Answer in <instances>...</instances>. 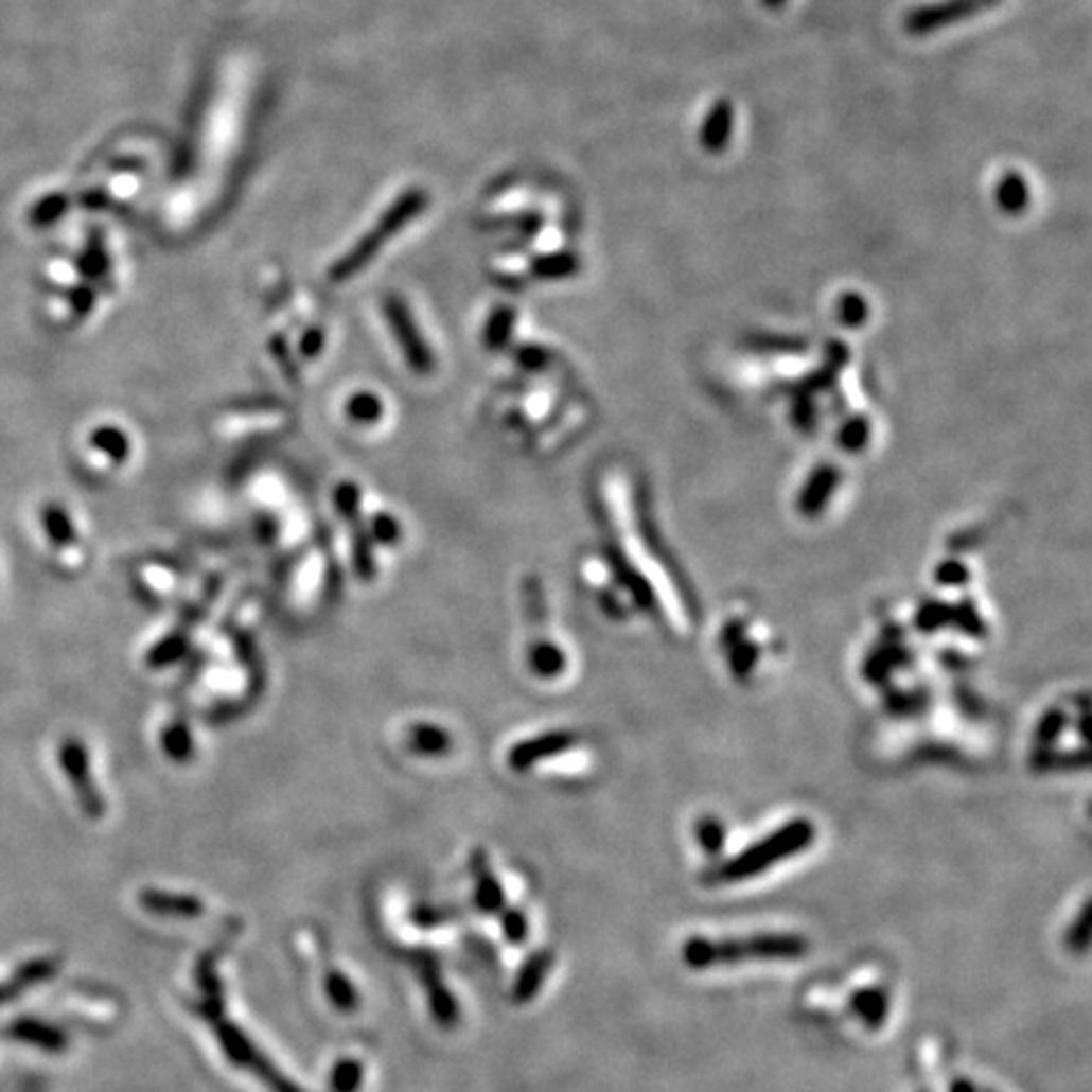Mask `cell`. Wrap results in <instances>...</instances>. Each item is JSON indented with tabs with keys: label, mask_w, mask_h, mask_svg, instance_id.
I'll list each match as a JSON object with an SVG mask.
<instances>
[{
	"label": "cell",
	"mask_w": 1092,
	"mask_h": 1092,
	"mask_svg": "<svg viewBox=\"0 0 1092 1092\" xmlns=\"http://www.w3.org/2000/svg\"><path fill=\"white\" fill-rule=\"evenodd\" d=\"M94 448L107 453L111 460H124L129 456V440L117 427H102L94 433Z\"/></svg>",
	"instance_id": "8"
},
{
	"label": "cell",
	"mask_w": 1092,
	"mask_h": 1092,
	"mask_svg": "<svg viewBox=\"0 0 1092 1092\" xmlns=\"http://www.w3.org/2000/svg\"><path fill=\"white\" fill-rule=\"evenodd\" d=\"M43 522H46V531H49V536L54 539V542H58V544L74 542V529H71V522H69V516H66L64 509L49 506V509L43 511Z\"/></svg>",
	"instance_id": "10"
},
{
	"label": "cell",
	"mask_w": 1092,
	"mask_h": 1092,
	"mask_svg": "<svg viewBox=\"0 0 1092 1092\" xmlns=\"http://www.w3.org/2000/svg\"><path fill=\"white\" fill-rule=\"evenodd\" d=\"M564 746H569V736H564V734L542 736V739H534L529 743H522V746H516L514 752H511L509 761L514 769H526V767L534 764V761L544 759V756L562 752Z\"/></svg>",
	"instance_id": "5"
},
{
	"label": "cell",
	"mask_w": 1092,
	"mask_h": 1092,
	"mask_svg": "<svg viewBox=\"0 0 1092 1092\" xmlns=\"http://www.w3.org/2000/svg\"><path fill=\"white\" fill-rule=\"evenodd\" d=\"M64 764L66 769H69V776L74 779V785L78 787V794H82L84 805L89 807V812H99V799L94 794V787H91V779H89V767H87V754H84V746H78L76 741H69L64 743Z\"/></svg>",
	"instance_id": "3"
},
{
	"label": "cell",
	"mask_w": 1092,
	"mask_h": 1092,
	"mask_svg": "<svg viewBox=\"0 0 1092 1092\" xmlns=\"http://www.w3.org/2000/svg\"><path fill=\"white\" fill-rule=\"evenodd\" d=\"M1090 903L1082 905L1080 916H1077V923L1070 926L1068 931V938H1064V944H1068V949H1072L1075 953H1082L1085 949H1088L1090 944Z\"/></svg>",
	"instance_id": "11"
},
{
	"label": "cell",
	"mask_w": 1092,
	"mask_h": 1092,
	"mask_svg": "<svg viewBox=\"0 0 1092 1092\" xmlns=\"http://www.w3.org/2000/svg\"><path fill=\"white\" fill-rule=\"evenodd\" d=\"M850 1006L855 1015L863 1019L865 1027L880 1029L887 1019V1006H891V1002H887V994L880 986H865V989L855 991Z\"/></svg>",
	"instance_id": "4"
},
{
	"label": "cell",
	"mask_w": 1092,
	"mask_h": 1092,
	"mask_svg": "<svg viewBox=\"0 0 1092 1092\" xmlns=\"http://www.w3.org/2000/svg\"><path fill=\"white\" fill-rule=\"evenodd\" d=\"M350 418L357 420V423H374V420L383 418V403L370 392H359L350 400Z\"/></svg>",
	"instance_id": "9"
},
{
	"label": "cell",
	"mask_w": 1092,
	"mask_h": 1092,
	"mask_svg": "<svg viewBox=\"0 0 1092 1092\" xmlns=\"http://www.w3.org/2000/svg\"><path fill=\"white\" fill-rule=\"evenodd\" d=\"M807 940L797 933H756L748 938H688L683 944V964L690 969H708L739 962H792L807 956Z\"/></svg>",
	"instance_id": "1"
},
{
	"label": "cell",
	"mask_w": 1092,
	"mask_h": 1092,
	"mask_svg": "<svg viewBox=\"0 0 1092 1092\" xmlns=\"http://www.w3.org/2000/svg\"><path fill=\"white\" fill-rule=\"evenodd\" d=\"M551 962H554V956H551L549 951H539L536 956L529 958V964L524 966L522 976H518L516 982V1002H529V999L536 997V991L542 989L546 973H549L551 969Z\"/></svg>",
	"instance_id": "6"
},
{
	"label": "cell",
	"mask_w": 1092,
	"mask_h": 1092,
	"mask_svg": "<svg viewBox=\"0 0 1092 1092\" xmlns=\"http://www.w3.org/2000/svg\"><path fill=\"white\" fill-rule=\"evenodd\" d=\"M410 743L420 754H445L451 746V736L438 726H416L410 734Z\"/></svg>",
	"instance_id": "7"
},
{
	"label": "cell",
	"mask_w": 1092,
	"mask_h": 1092,
	"mask_svg": "<svg viewBox=\"0 0 1092 1092\" xmlns=\"http://www.w3.org/2000/svg\"><path fill=\"white\" fill-rule=\"evenodd\" d=\"M814 842V825L807 820H794L789 825L779 827L774 834L759 840L756 845L743 850L736 858L726 860V863L714 867L703 875V883L708 885H721V883H739V880L756 878V875L767 873L769 867L781 863V860L794 858V855L805 850L807 845Z\"/></svg>",
	"instance_id": "2"
},
{
	"label": "cell",
	"mask_w": 1092,
	"mask_h": 1092,
	"mask_svg": "<svg viewBox=\"0 0 1092 1092\" xmlns=\"http://www.w3.org/2000/svg\"><path fill=\"white\" fill-rule=\"evenodd\" d=\"M337 506H339V514L345 518H352L357 516V506H359V491L357 486L354 483H341L339 491H337Z\"/></svg>",
	"instance_id": "14"
},
{
	"label": "cell",
	"mask_w": 1092,
	"mask_h": 1092,
	"mask_svg": "<svg viewBox=\"0 0 1092 1092\" xmlns=\"http://www.w3.org/2000/svg\"><path fill=\"white\" fill-rule=\"evenodd\" d=\"M951 1092H976V1088L969 1080H956L951 1085Z\"/></svg>",
	"instance_id": "18"
},
{
	"label": "cell",
	"mask_w": 1092,
	"mask_h": 1092,
	"mask_svg": "<svg viewBox=\"0 0 1092 1092\" xmlns=\"http://www.w3.org/2000/svg\"><path fill=\"white\" fill-rule=\"evenodd\" d=\"M372 531H374V536L380 539V542L390 544V542H394V539H398V524H394L390 516H377V518H374Z\"/></svg>",
	"instance_id": "17"
},
{
	"label": "cell",
	"mask_w": 1092,
	"mask_h": 1092,
	"mask_svg": "<svg viewBox=\"0 0 1092 1092\" xmlns=\"http://www.w3.org/2000/svg\"><path fill=\"white\" fill-rule=\"evenodd\" d=\"M504 929H506V936L514 940V944H522V940L526 938V933H529V923H526V918L522 916V913L511 911V913H506Z\"/></svg>",
	"instance_id": "15"
},
{
	"label": "cell",
	"mask_w": 1092,
	"mask_h": 1092,
	"mask_svg": "<svg viewBox=\"0 0 1092 1092\" xmlns=\"http://www.w3.org/2000/svg\"><path fill=\"white\" fill-rule=\"evenodd\" d=\"M695 834H699V842H701L703 850L714 852V855L721 850L723 840H726V832H723V827L716 820H701Z\"/></svg>",
	"instance_id": "12"
},
{
	"label": "cell",
	"mask_w": 1092,
	"mask_h": 1092,
	"mask_svg": "<svg viewBox=\"0 0 1092 1092\" xmlns=\"http://www.w3.org/2000/svg\"><path fill=\"white\" fill-rule=\"evenodd\" d=\"M478 900H481V905H486V908H501V903H504L501 891H498V885L493 883V878L489 873H486L481 885H478Z\"/></svg>",
	"instance_id": "16"
},
{
	"label": "cell",
	"mask_w": 1092,
	"mask_h": 1092,
	"mask_svg": "<svg viewBox=\"0 0 1092 1092\" xmlns=\"http://www.w3.org/2000/svg\"><path fill=\"white\" fill-rule=\"evenodd\" d=\"M164 746H168V752L173 754L175 759H188L190 748H193V743H190V736L186 732V726H173V728H170V732L164 734Z\"/></svg>",
	"instance_id": "13"
}]
</instances>
